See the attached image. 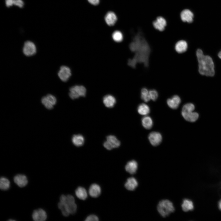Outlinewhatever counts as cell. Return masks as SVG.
<instances>
[{
    "instance_id": "cell-1",
    "label": "cell",
    "mask_w": 221,
    "mask_h": 221,
    "mask_svg": "<svg viewBox=\"0 0 221 221\" xmlns=\"http://www.w3.org/2000/svg\"><path fill=\"white\" fill-rule=\"evenodd\" d=\"M129 48L132 51L135 53L134 57L130 59L132 64L135 65L137 62L143 63L147 66L150 49L141 32H139L135 35Z\"/></svg>"
},
{
    "instance_id": "cell-2",
    "label": "cell",
    "mask_w": 221,
    "mask_h": 221,
    "mask_svg": "<svg viewBox=\"0 0 221 221\" xmlns=\"http://www.w3.org/2000/svg\"><path fill=\"white\" fill-rule=\"evenodd\" d=\"M196 55L199 64V72L200 74L207 76H212L215 74L214 65L211 58L204 54L202 51L198 49Z\"/></svg>"
},
{
    "instance_id": "cell-3",
    "label": "cell",
    "mask_w": 221,
    "mask_h": 221,
    "mask_svg": "<svg viewBox=\"0 0 221 221\" xmlns=\"http://www.w3.org/2000/svg\"><path fill=\"white\" fill-rule=\"evenodd\" d=\"M195 108L194 105L191 103H186L183 106L181 114L185 120L191 122L197 120L199 115L196 112L194 111Z\"/></svg>"
},
{
    "instance_id": "cell-4",
    "label": "cell",
    "mask_w": 221,
    "mask_h": 221,
    "mask_svg": "<svg viewBox=\"0 0 221 221\" xmlns=\"http://www.w3.org/2000/svg\"><path fill=\"white\" fill-rule=\"evenodd\" d=\"M157 209L160 214L164 217L174 212L175 210L172 202L167 200L161 201L158 204Z\"/></svg>"
},
{
    "instance_id": "cell-5",
    "label": "cell",
    "mask_w": 221,
    "mask_h": 221,
    "mask_svg": "<svg viewBox=\"0 0 221 221\" xmlns=\"http://www.w3.org/2000/svg\"><path fill=\"white\" fill-rule=\"evenodd\" d=\"M86 90L82 85H76L72 87L69 89V96L71 99H74L86 95Z\"/></svg>"
},
{
    "instance_id": "cell-6",
    "label": "cell",
    "mask_w": 221,
    "mask_h": 221,
    "mask_svg": "<svg viewBox=\"0 0 221 221\" xmlns=\"http://www.w3.org/2000/svg\"><path fill=\"white\" fill-rule=\"evenodd\" d=\"M60 202L64 203L66 205L70 214H74L76 213L77 206L73 196L70 195H64L61 198Z\"/></svg>"
},
{
    "instance_id": "cell-7",
    "label": "cell",
    "mask_w": 221,
    "mask_h": 221,
    "mask_svg": "<svg viewBox=\"0 0 221 221\" xmlns=\"http://www.w3.org/2000/svg\"><path fill=\"white\" fill-rule=\"evenodd\" d=\"M103 145L107 150H110L113 148H118L120 145V141L114 135H108Z\"/></svg>"
},
{
    "instance_id": "cell-8",
    "label": "cell",
    "mask_w": 221,
    "mask_h": 221,
    "mask_svg": "<svg viewBox=\"0 0 221 221\" xmlns=\"http://www.w3.org/2000/svg\"><path fill=\"white\" fill-rule=\"evenodd\" d=\"M22 51L26 56H32L36 53L37 48L33 42L29 41H27L24 43Z\"/></svg>"
},
{
    "instance_id": "cell-9",
    "label": "cell",
    "mask_w": 221,
    "mask_h": 221,
    "mask_svg": "<svg viewBox=\"0 0 221 221\" xmlns=\"http://www.w3.org/2000/svg\"><path fill=\"white\" fill-rule=\"evenodd\" d=\"M58 75L61 81L66 82L71 75V69L68 66H62L60 67L58 72Z\"/></svg>"
},
{
    "instance_id": "cell-10",
    "label": "cell",
    "mask_w": 221,
    "mask_h": 221,
    "mask_svg": "<svg viewBox=\"0 0 221 221\" xmlns=\"http://www.w3.org/2000/svg\"><path fill=\"white\" fill-rule=\"evenodd\" d=\"M153 27L160 31H164L167 25V22L164 18L161 16H158L153 22Z\"/></svg>"
},
{
    "instance_id": "cell-11",
    "label": "cell",
    "mask_w": 221,
    "mask_h": 221,
    "mask_svg": "<svg viewBox=\"0 0 221 221\" xmlns=\"http://www.w3.org/2000/svg\"><path fill=\"white\" fill-rule=\"evenodd\" d=\"M149 140L151 145L154 146L159 145L162 140V137L161 134L156 132H152L148 136Z\"/></svg>"
},
{
    "instance_id": "cell-12",
    "label": "cell",
    "mask_w": 221,
    "mask_h": 221,
    "mask_svg": "<svg viewBox=\"0 0 221 221\" xmlns=\"http://www.w3.org/2000/svg\"><path fill=\"white\" fill-rule=\"evenodd\" d=\"M32 217L33 220L35 221H44L47 219V215L44 210L39 208L34 211Z\"/></svg>"
},
{
    "instance_id": "cell-13",
    "label": "cell",
    "mask_w": 221,
    "mask_h": 221,
    "mask_svg": "<svg viewBox=\"0 0 221 221\" xmlns=\"http://www.w3.org/2000/svg\"><path fill=\"white\" fill-rule=\"evenodd\" d=\"M180 17L183 22L190 23L193 21L194 15L191 11L186 9L183 10L181 12Z\"/></svg>"
},
{
    "instance_id": "cell-14",
    "label": "cell",
    "mask_w": 221,
    "mask_h": 221,
    "mask_svg": "<svg viewBox=\"0 0 221 221\" xmlns=\"http://www.w3.org/2000/svg\"><path fill=\"white\" fill-rule=\"evenodd\" d=\"M181 102L180 97L177 95H174L171 98L168 99L167 101L168 106L173 109H177Z\"/></svg>"
},
{
    "instance_id": "cell-15",
    "label": "cell",
    "mask_w": 221,
    "mask_h": 221,
    "mask_svg": "<svg viewBox=\"0 0 221 221\" xmlns=\"http://www.w3.org/2000/svg\"><path fill=\"white\" fill-rule=\"evenodd\" d=\"M14 181L19 187H23L25 186L28 183L26 176L22 174H18L14 178Z\"/></svg>"
},
{
    "instance_id": "cell-16",
    "label": "cell",
    "mask_w": 221,
    "mask_h": 221,
    "mask_svg": "<svg viewBox=\"0 0 221 221\" xmlns=\"http://www.w3.org/2000/svg\"><path fill=\"white\" fill-rule=\"evenodd\" d=\"M188 48L187 42L183 40L178 41L175 45L176 51L179 53H183L186 51Z\"/></svg>"
},
{
    "instance_id": "cell-17",
    "label": "cell",
    "mask_w": 221,
    "mask_h": 221,
    "mask_svg": "<svg viewBox=\"0 0 221 221\" xmlns=\"http://www.w3.org/2000/svg\"><path fill=\"white\" fill-rule=\"evenodd\" d=\"M105 20L108 25L113 26L114 25L117 20V17L114 12L109 11L106 14L105 17Z\"/></svg>"
},
{
    "instance_id": "cell-18",
    "label": "cell",
    "mask_w": 221,
    "mask_h": 221,
    "mask_svg": "<svg viewBox=\"0 0 221 221\" xmlns=\"http://www.w3.org/2000/svg\"><path fill=\"white\" fill-rule=\"evenodd\" d=\"M103 102L106 107L108 108H111L113 107L115 104L116 100L114 96L110 95H108L103 97Z\"/></svg>"
},
{
    "instance_id": "cell-19",
    "label": "cell",
    "mask_w": 221,
    "mask_h": 221,
    "mask_svg": "<svg viewBox=\"0 0 221 221\" xmlns=\"http://www.w3.org/2000/svg\"><path fill=\"white\" fill-rule=\"evenodd\" d=\"M101 192V189L100 186L96 184H91L89 190L90 196L94 198L99 196Z\"/></svg>"
},
{
    "instance_id": "cell-20",
    "label": "cell",
    "mask_w": 221,
    "mask_h": 221,
    "mask_svg": "<svg viewBox=\"0 0 221 221\" xmlns=\"http://www.w3.org/2000/svg\"><path fill=\"white\" fill-rule=\"evenodd\" d=\"M138 164L135 160H132L127 162L125 166L126 171L130 174H135L138 169Z\"/></svg>"
},
{
    "instance_id": "cell-21",
    "label": "cell",
    "mask_w": 221,
    "mask_h": 221,
    "mask_svg": "<svg viewBox=\"0 0 221 221\" xmlns=\"http://www.w3.org/2000/svg\"><path fill=\"white\" fill-rule=\"evenodd\" d=\"M138 185L137 180L133 177L128 178L125 184V188L130 191L134 190Z\"/></svg>"
},
{
    "instance_id": "cell-22",
    "label": "cell",
    "mask_w": 221,
    "mask_h": 221,
    "mask_svg": "<svg viewBox=\"0 0 221 221\" xmlns=\"http://www.w3.org/2000/svg\"><path fill=\"white\" fill-rule=\"evenodd\" d=\"M72 142L76 146H81L84 144V138L83 136L81 134L74 135L72 138Z\"/></svg>"
},
{
    "instance_id": "cell-23",
    "label": "cell",
    "mask_w": 221,
    "mask_h": 221,
    "mask_svg": "<svg viewBox=\"0 0 221 221\" xmlns=\"http://www.w3.org/2000/svg\"><path fill=\"white\" fill-rule=\"evenodd\" d=\"M181 207L183 211L185 212L193 210L194 208V204L191 200L188 199L184 200Z\"/></svg>"
},
{
    "instance_id": "cell-24",
    "label": "cell",
    "mask_w": 221,
    "mask_h": 221,
    "mask_svg": "<svg viewBox=\"0 0 221 221\" xmlns=\"http://www.w3.org/2000/svg\"><path fill=\"white\" fill-rule=\"evenodd\" d=\"M76 196L79 199L82 200H85L87 197V193L86 189L81 187H78L75 191Z\"/></svg>"
},
{
    "instance_id": "cell-25",
    "label": "cell",
    "mask_w": 221,
    "mask_h": 221,
    "mask_svg": "<svg viewBox=\"0 0 221 221\" xmlns=\"http://www.w3.org/2000/svg\"><path fill=\"white\" fill-rule=\"evenodd\" d=\"M142 122L143 126L146 129H150L153 126V121L149 116H145L143 117L142 119Z\"/></svg>"
},
{
    "instance_id": "cell-26",
    "label": "cell",
    "mask_w": 221,
    "mask_h": 221,
    "mask_svg": "<svg viewBox=\"0 0 221 221\" xmlns=\"http://www.w3.org/2000/svg\"><path fill=\"white\" fill-rule=\"evenodd\" d=\"M138 111L140 114L146 115L150 112V108L145 103L140 104L138 107Z\"/></svg>"
},
{
    "instance_id": "cell-27",
    "label": "cell",
    "mask_w": 221,
    "mask_h": 221,
    "mask_svg": "<svg viewBox=\"0 0 221 221\" xmlns=\"http://www.w3.org/2000/svg\"><path fill=\"white\" fill-rule=\"evenodd\" d=\"M10 183L9 180L6 177H2L0 180V188L3 190H7L10 187Z\"/></svg>"
},
{
    "instance_id": "cell-28",
    "label": "cell",
    "mask_w": 221,
    "mask_h": 221,
    "mask_svg": "<svg viewBox=\"0 0 221 221\" xmlns=\"http://www.w3.org/2000/svg\"><path fill=\"white\" fill-rule=\"evenodd\" d=\"M141 98L145 102H147L151 99L149 91L146 88H142L141 90Z\"/></svg>"
},
{
    "instance_id": "cell-29",
    "label": "cell",
    "mask_w": 221,
    "mask_h": 221,
    "mask_svg": "<svg viewBox=\"0 0 221 221\" xmlns=\"http://www.w3.org/2000/svg\"><path fill=\"white\" fill-rule=\"evenodd\" d=\"M113 40L116 42H121L123 39V36L122 33L120 31H116L114 32L112 34Z\"/></svg>"
},
{
    "instance_id": "cell-30",
    "label": "cell",
    "mask_w": 221,
    "mask_h": 221,
    "mask_svg": "<svg viewBox=\"0 0 221 221\" xmlns=\"http://www.w3.org/2000/svg\"><path fill=\"white\" fill-rule=\"evenodd\" d=\"M58 206L64 216H67L70 214L66 205L64 203L60 202L58 204Z\"/></svg>"
},
{
    "instance_id": "cell-31",
    "label": "cell",
    "mask_w": 221,
    "mask_h": 221,
    "mask_svg": "<svg viewBox=\"0 0 221 221\" xmlns=\"http://www.w3.org/2000/svg\"><path fill=\"white\" fill-rule=\"evenodd\" d=\"M41 101L42 103L47 109H51L53 108V105L48 101L46 96L42 98Z\"/></svg>"
},
{
    "instance_id": "cell-32",
    "label": "cell",
    "mask_w": 221,
    "mask_h": 221,
    "mask_svg": "<svg viewBox=\"0 0 221 221\" xmlns=\"http://www.w3.org/2000/svg\"><path fill=\"white\" fill-rule=\"evenodd\" d=\"M149 93L151 99L153 101H155L158 97V93L156 90L154 89L149 91Z\"/></svg>"
},
{
    "instance_id": "cell-33",
    "label": "cell",
    "mask_w": 221,
    "mask_h": 221,
    "mask_svg": "<svg viewBox=\"0 0 221 221\" xmlns=\"http://www.w3.org/2000/svg\"><path fill=\"white\" fill-rule=\"evenodd\" d=\"M46 97L50 102V103L53 105H55L56 102V98L53 95L51 94H48L46 96Z\"/></svg>"
},
{
    "instance_id": "cell-34",
    "label": "cell",
    "mask_w": 221,
    "mask_h": 221,
    "mask_svg": "<svg viewBox=\"0 0 221 221\" xmlns=\"http://www.w3.org/2000/svg\"><path fill=\"white\" fill-rule=\"evenodd\" d=\"M85 220L86 221H97L99 220V219L96 215H91L88 216Z\"/></svg>"
},
{
    "instance_id": "cell-35",
    "label": "cell",
    "mask_w": 221,
    "mask_h": 221,
    "mask_svg": "<svg viewBox=\"0 0 221 221\" xmlns=\"http://www.w3.org/2000/svg\"><path fill=\"white\" fill-rule=\"evenodd\" d=\"M13 4L20 8L22 7L24 5V2L22 0H13Z\"/></svg>"
},
{
    "instance_id": "cell-36",
    "label": "cell",
    "mask_w": 221,
    "mask_h": 221,
    "mask_svg": "<svg viewBox=\"0 0 221 221\" xmlns=\"http://www.w3.org/2000/svg\"><path fill=\"white\" fill-rule=\"evenodd\" d=\"M6 6L9 7L12 6L13 4V0H6Z\"/></svg>"
},
{
    "instance_id": "cell-37",
    "label": "cell",
    "mask_w": 221,
    "mask_h": 221,
    "mask_svg": "<svg viewBox=\"0 0 221 221\" xmlns=\"http://www.w3.org/2000/svg\"><path fill=\"white\" fill-rule=\"evenodd\" d=\"M87 1L90 3L94 5H97L99 2V0H87Z\"/></svg>"
},
{
    "instance_id": "cell-38",
    "label": "cell",
    "mask_w": 221,
    "mask_h": 221,
    "mask_svg": "<svg viewBox=\"0 0 221 221\" xmlns=\"http://www.w3.org/2000/svg\"><path fill=\"white\" fill-rule=\"evenodd\" d=\"M218 206L219 209L221 211V199L218 202Z\"/></svg>"
},
{
    "instance_id": "cell-39",
    "label": "cell",
    "mask_w": 221,
    "mask_h": 221,
    "mask_svg": "<svg viewBox=\"0 0 221 221\" xmlns=\"http://www.w3.org/2000/svg\"><path fill=\"white\" fill-rule=\"evenodd\" d=\"M219 57L221 59V51H220L218 54Z\"/></svg>"
},
{
    "instance_id": "cell-40",
    "label": "cell",
    "mask_w": 221,
    "mask_h": 221,
    "mask_svg": "<svg viewBox=\"0 0 221 221\" xmlns=\"http://www.w3.org/2000/svg\"><path fill=\"white\" fill-rule=\"evenodd\" d=\"M14 220H13V219H11H11H9V221H14Z\"/></svg>"
}]
</instances>
